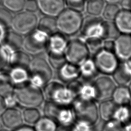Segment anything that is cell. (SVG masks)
Listing matches in <instances>:
<instances>
[{
	"instance_id": "cell-45",
	"label": "cell",
	"mask_w": 131,
	"mask_h": 131,
	"mask_svg": "<svg viewBox=\"0 0 131 131\" xmlns=\"http://www.w3.org/2000/svg\"><path fill=\"white\" fill-rule=\"evenodd\" d=\"M120 3L123 9L131 10V0H121Z\"/></svg>"
},
{
	"instance_id": "cell-33",
	"label": "cell",
	"mask_w": 131,
	"mask_h": 131,
	"mask_svg": "<svg viewBox=\"0 0 131 131\" xmlns=\"http://www.w3.org/2000/svg\"><path fill=\"white\" fill-rule=\"evenodd\" d=\"M15 86L10 80L8 75L4 74L0 78V95L3 97L13 94Z\"/></svg>"
},
{
	"instance_id": "cell-41",
	"label": "cell",
	"mask_w": 131,
	"mask_h": 131,
	"mask_svg": "<svg viewBox=\"0 0 131 131\" xmlns=\"http://www.w3.org/2000/svg\"><path fill=\"white\" fill-rule=\"evenodd\" d=\"M65 4L68 8L81 12L83 11L85 6V0H64Z\"/></svg>"
},
{
	"instance_id": "cell-21",
	"label": "cell",
	"mask_w": 131,
	"mask_h": 131,
	"mask_svg": "<svg viewBox=\"0 0 131 131\" xmlns=\"http://www.w3.org/2000/svg\"><path fill=\"white\" fill-rule=\"evenodd\" d=\"M7 75L14 86L17 87L29 83L30 75L27 69L11 68Z\"/></svg>"
},
{
	"instance_id": "cell-32",
	"label": "cell",
	"mask_w": 131,
	"mask_h": 131,
	"mask_svg": "<svg viewBox=\"0 0 131 131\" xmlns=\"http://www.w3.org/2000/svg\"><path fill=\"white\" fill-rule=\"evenodd\" d=\"M120 8L116 4L108 3L105 5L102 15L106 21L114 20L120 11Z\"/></svg>"
},
{
	"instance_id": "cell-42",
	"label": "cell",
	"mask_w": 131,
	"mask_h": 131,
	"mask_svg": "<svg viewBox=\"0 0 131 131\" xmlns=\"http://www.w3.org/2000/svg\"><path fill=\"white\" fill-rule=\"evenodd\" d=\"M4 102L6 108L15 107L17 103L16 97L14 93L4 97Z\"/></svg>"
},
{
	"instance_id": "cell-38",
	"label": "cell",
	"mask_w": 131,
	"mask_h": 131,
	"mask_svg": "<svg viewBox=\"0 0 131 131\" xmlns=\"http://www.w3.org/2000/svg\"><path fill=\"white\" fill-rule=\"evenodd\" d=\"M14 51H12L6 46H0V70L9 65L10 57Z\"/></svg>"
},
{
	"instance_id": "cell-3",
	"label": "cell",
	"mask_w": 131,
	"mask_h": 131,
	"mask_svg": "<svg viewBox=\"0 0 131 131\" xmlns=\"http://www.w3.org/2000/svg\"><path fill=\"white\" fill-rule=\"evenodd\" d=\"M43 112L44 116L54 120L59 126L71 127L76 120L71 106L60 105L47 100L44 104Z\"/></svg>"
},
{
	"instance_id": "cell-48",
	"label": "cell",
	"mask_w": 131,
	"mask_h": 131,
	"mask_svg": "<svg viewBox=\"0 0 131 131\" xmlns=\"http://www.w3.org/2000/svg\"><path fill=\"white\" fill-rule=\"evenodd\" d=\"M6 108L5 102L4 97L0 95V115L4 112V111Z\"/></svg>"
},
{
	"instance_id": "cell-13",
	"label": "cell",
	"mask_w": 131,
	"mask_h": 131,
	"mask_svg": "<svg viewBox=\"0 0 131 131\" xmlns=\"http://www.w3.org/2000/svg\"><path fill=\"white\" fill-rule=\"evenodd\" d=\"M114 53L121 61L131 59V34L119 35L115 40Z\"/></svg>"
},
{
	"instance_id": "cell-22",
	"label": "cell",
	"mask_w": 131,
	"mask_h": 131,
	"mask_svg": "<svg viewBox=\"0 0 131 131\" xmlns=\"http://www.w3.org/2000/svg\"><path fill=\"white\" fill-rule=\"evenodd\" d=\"M112 100L117 105H129L131 102V94L126 85L116 86L112 96Z\"/></svg>"
},
{
	"instance_id": "cell-11",
	"label": "cell",
	"mask_w": 131,
	"mask_h": 131,
	"mask_svg": "<svg viewBox=\"0 0 131 131\" xmlns=\"http://www.w3.org/2000/svg\"><path fill=\"white\" fill-rule=\"evenodd\" d=\"M83 20L81 27V40L89 38L102 39L103 23L98 17L90 16Z\"/></svg>"
},
{
	"instance_id": "cell-52",
	"label": "cell",
	"mask_w": 131,
	"mask_h": 131,
	"mask_svg": "<svg viewBox=\"0 0 131 131\" xmlns=\"http://www.w3.org/2000/svg\"><path fill=\"white\" fill-rule=\"evenodd\" d=\"M3 125V124L2 118H1V115H0V129H2V127Z\"/></svg>"
},
{
	"instance_id": "cell-55",
	"label": "cell",
	"mask_w": 131,
	"mask_h": 131,
	"mask_svg": "<svg viewBox=\"0 0 131 131\" xmlns=\"http://www.w3.org/2000/svg\"><path fill=\"white\" fill-rule=\"evenodd\" d=\"M129 106H130V111H131V104H130V105H129Z\"/></svg>"
},
{
	"instance_id": "cell-53",
	"label": "cell",
	"mask_w": 131,
	"mask_h": 131,
	"mask_svg": "<svg viewBox=\"0 0 131 131\" xmlns=\"http://www.w3.org/2000/svg\"><path fill=\"white\" fill-rule=\"evenodd\" d=\"M129 86H128V88H129V91H130V94H131V81H130V82L129 83Z\"/></svg>"
},
{
	"instance_id": "cell-54",
	"label": "cell",
	"mask_w": 131,
	"mask_h": 131,
	"mask_svg": "<svg viewBox=\"0 0 131 131\" xmlns=\"http://www.w3.org/2000/svg\"><path fill=\"white\" fill-rule=\"evenodd\" d=\"M0 131H9V130H7V129H1Z\"/></svg>"
},
{
	"instance_id": "cell-5",
	"label": "cell",
	"mask_w": 131,
	"mask_h": 131,
	"mask_svg": "<svg viewBox=\"0 0 131 131\" xmlns=\"http://www.w3.org/2000/svg\"><path fill=\"white\" fill-rule=\"evenodd\" d=\"M13 93L18 104L25 108H37L41 105L45 98L41 89L29 83L16 87Z\"/></svg>"
},
{
	"instance_id": "cell-56",
	"label": "cell",
	"mask_w": 131,
	"mask_h": 131,
	"mask_svg": "<svg viewBox=\"0 0 131 131\" xmlns=\"http://www.w3.org/2000/svg\"><path fill=\"white\" fill-rule=\"evenodd\" d=\"M2 2V0H0V3H1V2Z\"/></svg>"
},
{
	"instance_id": "cell-19",
	"label": "cell",
	"mask_w": 131,
	"mask_h": 131,
	"mask_svg": "<svg viewBox=\"0 0 131 131\" xmlns=\"http://www.w3.org/2000/svg\"><path fill=\"white\" fill-rule=\"evenodd\" d=\"M114 21L120 32L122 34H131V10H120Z\"/></svg>"
},
{
	"instance_id": "cell-20",
	"label": "cell",
	"mask_w": 131,
	"mask_h": 131,
	"mask_svg": "<svg viewBox=\"0 0 131 131\" xmlns=\"http://www.w3.org/2000/svg\"><path fill=\"white\" fill-rule=\"evenodd\" d=\"M80 76L85 81H89L96 77L99 73L93 59L89 57L78 66Z\"/></svg>"
},
{
	"instance_id": "cell-50",
	"label": "cell",
	"mask_w": 131,
	"mask_h": 131,
	"mask_svg": "<svg viewBox=\"0 0 131 131\" xmlns=\"http://www.w3.org/2000/svg\"><path fill=\"white\" fill-rule=\"evenodd\" d=\"M124 131H131V120L123 125Z\"/></svg>"
},
{
	"instance_id": "cell-6",
	"label": "cell",
	"mask_w": 131,
	"mask_h": 131,
	"mask_svg": "<svg viewBox=\"0 0 131 131\" xmlns=\"http://www.w3.org/2000/svg\"><path fill=\"white\" fill-rule=\"evenodd\" d=\"M76 120L85 121L93 125L97 122L99 114L95 101H89L76 98L71 105Z\"/></svg>"
},
{
	"instance_id": "cell-26",
	"label": "cell",
	"mask_w": 131,
	"mask_h": 131,
	"mask_svg": "<svg viewBox=\"0 0 131 131\" xmlns=\"http://www.w3.org/2000/svg\"><path fill=\"white\" fill-rule=\"evenodd\" d=\"M38 29L51 36L56 33L57 30L56 19L53 16L46 15L42 17L38 23Z\"/></svg>"
},
{
	"instance_id": "cell-37",
	"label": "cell",
	"mask_w": 131,
	"mask_h": 131,
	"mask_svg": "<svg viewBox=\"0 0 131 131\" xmlns=\"http://www.w3.org/2000/svg\"><path fill=\"white\" fill-rule=\"evenodd\" d=\"M4 6L8 10L18 12L24 9L25 0H2Z\"/></svg>"
},
{
	"instance_id": "cell-25",
	"label": "cell",
	"mask_w": 131,
	"mask_h": 131,
	"mask_svg": "<svg viewBox=\"0 0 131 131\" xmlns=\"http://www.w3.org/2000/svg\"><path fill=\"white\" fill-rule=\"evenodd\" d=\"M23 40L20 34L14 31H10L7 32L3 42L12 51H17L23 47Z\"/></svg>"
},
{
	"instance_id": "cell-16",
	"label": "cell",
	"mask_w": 131,
	"mask_h": 131,
	"mask_svg": "<svg viewBox=\"0 0 131 131\" xmlns=\"http://www.w3.org/2000/svg\"><path fill=\"white\" fill-rule=\"evenodd\" d=\"M115 83L119 85H126L131 81V59L122 61L112 74Z\"/></svg>"
},
{
	"instance_id": "cell-27",
	"label": "cell",
	"mask_w": 131,
	"mask_h": 131,
	"mask_svg": "<svg viewBox=\"0 0 131 131\" xmlns=\"http://www.w3.org/2000/svg\"><path fill=\"white\" fill-rule=\"evenodd\" d=\"M124 125L131 120V111L129 105H117L113 119Z\"/></svg>"
},
{
	"instance_id": "cell-43",
	"label": "cell",
	"mask_w": 131,
	"mask_h": 131,
	"mask_svg": "<svg viewBox=\"0 0 131 131\" xmlns=\"http://www.w3.org/2000/svg\"><path fill=\"white\" fill-rule=\"evenodd\" d=\"M24 9L25 11L34 13L38 9L37 3L35 0H27L25 1Z\"/></svg>"
},
{
	"instance_id": "cell-35",
	"label": "cell",
	"mask_w": 131,
	"mask_h": 131,
	"mask_svg": "<svg viewBox=\"0 0 131 131\" xmlns=\"http://www.w3.org/2000/svg\"><path fill=\"white\" fill-rule=\"evenodd\" d=\"M49 63L51 67L58 69L67 61L65 54H54L48 53Z\"/></svg>"
},
{
	"instance_id": "cell-30",
	"label": "cell",
	"mask_w": 131,
	"mask_h": 131,
	"mask_svg": "<svg viewBox=\"0 0 131 131\" xmlns=\"http://www.w3.org/2000/svg\"><path fill=\"white\" fill-rule=\"evenodd\" d=\"M120 32L113 21H103L102 39L115 40L119 35Z\"/></svg>"
},
{
	"instance_id": "cell-1",
	"label": "cell",
	"mask_w": 131,
	"mask_h": 131,
	"mask_svg": "<svg viewBox=\"0 0 131 131\" xmlns=\"http://www.w3.org/2000/svg\"><path fill=\"white\" fill-rule=\"evenodd\" d=\"M28 72L30 75L29 83L41 89L51 79L53 72L49 63L43 58L36 56L30 61Z\"/></svg>"
},
{
	"instance_id": "cell-24",
	"label": "cell",
	"mask_w": 131,
	"mask_h": 131,
	"mask_svg": "<svg viewBox=\"0 0 131 131\" xmlns=\"http://www.w3.org/2000/svg\"><path fill=\"white\" fill-rule=\"evenodd\" d=\"M117 106V105L112 100L107 99L101 101L98 107L99 116L105 121L112 119Z\"/></svg>"
},
{
	"instance_id": "cell-9",
	"label": "cell",
	"mask_w": 131,
	"mask_h": 131,
	"mask_svg": "<svg viewBox=\"0 0 131 131\" xmlns=\"http://www.w3.org/2000/svg\"><path fill=\"white\" fill-rule=\"evenodd\" d=\"M37 25V16L34 13L25 11L13 17L11 27L19 34H26L35 30Z\"/></svg>"
},
{
	"instance_id": "cell-29",
	"label": "cell",
	"mask_w": 131,
	"mask_h": 131,
	"mask_svg": "<svg viewBox=\"0 0 131 131\" xmlns=\"http://www.w3.org/2000/svg\"><path fill=\"white\" fill-rule=\"evenodd\" d=\"M105 0H88L85 4L86 12L90 16L98 17L102 13Z\"/></svg>"
},
{
	"instance_id": "cell-10",
	"label": "cell",
	"mask_w": 131,
	"mask_h": 131,
	"mask_svg": "<svg viewBox=\"0 0 131 131\" xmlns=\"http://www.w3.org/2000/svg\"><path fill=\"white\" fill-rule=\"evenodd\" d=\"M93 60L98 72L106 75L113 74L119 63L114 53L103 49L95 54Z\"/></svg>"
},
{
	"instance_id": "cell-40",
	"label": "cell",
	"mask_w": 131,
	"mask_h": 131,
	"mask_svg": "<svg viewBox=\"0 0 131 131\" xmlns=\"http://www.w3.org/2000/svg\"><path fill=\"white\" fill-rule=\"evenodd\" d=\"M102 131H124L123 125L117 121L111 119L106 121Z\"/></svg>"
},
{
	"instance_id": "cell-36",
	"label": "cell",
	"mask_w": 131,
	"mask_h": 131,
	"mask_svg": "<svg viewBox=\"0 0 131 131\" xmlns=\"http://www.w3.org/2000/svg\"><path fill=\"white\" fill-rule=\"evenodd\" d=\"M13 16L7 9L0 8V26L7 29L11 26Z\"/></svg>"
},
{
	"instance_id": "cell-39",
	"label": "cell",
	"mask_w": 131,
	"mask_h": 131,
	"mask_svg": "<svg viewBox=\"0 0 131 131\" xmlns=\"http://www.w3.org/2000/svg\"><path fill=\"white\" fill-rule=\"evenodd\" d=\"M93 125L85 121L76 120L71 126L72 131H93Z\"/></svg>"
},
{
	"instance_id": "cell-44",
	"label": "cell",
	"mask_w": 131,
	"mask_h": 131,
	"mask_svg": "<svg viewBox=\"0 0 131 131\" xmlns=\"http://www.w3.org/2000/svg\"><path fill=\"white\" fill-rule=\"evenodd\" d=\"M102 49L106 51L114 53V49H115L114 40H110V39L105 40L104 41H103Z\"/></svg>"
},
{
	"instance_id": "cell-49",
	"label": "cell",
	"mask_w": 131,
	"mask_h": 131,
	"mask_svg": "<svg viewBox=\"0 0 131 131\" xmlns=\"http://www.w3.org/2000/svg\"><path fill=\"white\" fill-rule=\"evenodd\" d=\"M56 131H72L71 127H65L58 125Z\"/></svg>"
},
{
	"instance_id": "cell-34",
	"label": "cell",
	"mask_w": 131,
	"mask_h": 131,
	"mask_svg": "<svg viewBox=\"0 0 131 131\" xmlns=\"http://www.w3.org/2000/svg\"><path fill=\"white\" fill-rule=\"evenodd\" d=\"M89 52L95 54L102 49L103 39L99 38H89L83 40Z\"/></svg>"
},
{
	"instance_id": "cell-7",
	"label": "cell",
	"mask_w": 131,
	"mask_h": 131,
	"mask_svg": "<svg viewBox=\"0 0 131 131\" xmlns=\"http://www.w3.org/2000/svg\"><path fill=\"white\" fill-rule=\"evenodd\" d=\"M50 36L37 29L29 33L23 40V47L28 53L37 54L47 49Z\"/></svg>"
},
{
	"instance_id": "cell-15",
	"label": "cell",
	"mask_w": 131,
	"mask_h": 131,
	"mask_svg": "<svg viewBox=\"0 0 131 131\" xmlns=\"http://www.w3.org/2000/svg\"><path fill=\"white\" fill-rule=\"evenodd\" d=\"M38 9L46 15L57 16L64 9V0H36Z\"/></svg>"
},
{
	"instance_id": "cell-8",
	"label": "cell",
	"mask_w": 131,
	"mask_h": 131,
	"mask_svg": "<svg viewBox=\"0 0 131 131\" xmlns=\"http://www.w3.org/2000/svg\"><path fill=\"white\" fill-rule=\"evenodd\" d=\"M89 50L84 42L81 39H74L68 41L65 51L67 62L79 66L89 58Z\"/></svg>"
},
{
	"instance_id": "cell-51",
	"label": "cell",
	"mask_w": 131,
	"mask_h": 131,
	"mask_svg": "<svg viewBox=\"0 0 131 131\" xmlns=\"http://www.w3.org/2000/svg\"><path fill=\"white\" fill-rule=\"evenodd\" d=\"M105 2H107L108 3H112V4H117L118 3L120 2L121 0H105Z\"/></svg>"
},
{
	"instance_id": "cell-18",
	"label": "cell",
	"mask_w": 131,
	"mask_h": 131,
	"mask_svg": "<svg viewBox=\"0 0 131 131\" xmlns=\"http://www.w3.org/2000/svg\"><path fill=\"white\" fill-rule=\"evenodd\" d=\"M58 76L62 82L69 83L80 77L78 66L66 62L58 69Z\"/></svg>"
},
{
	"instance_id": "cell-31",
	"label": "cell",
	"mask_w": 131,
	"mask_h": 131,
	"mask_svg": "<svg viewBox=\"0 0 131 131\" xmlns=\"http://www.w3.org/2000/svg\"><path fill=\"white\" fill-rule=\"evenodd\" d=\"M21 113L23 121L29 125H34L40 118V113L37 108H25Z\"/></svg>"
},
{
	"instance_id": "cell-17",
	"label": "cell",
	"mask_w": 131,
	"mask_h": 131,
	"mask_svg": "<svg viewBox=\"0 0 131 131\" xmlns=\"http://www.w3.org/2000/svg\"><path fill=\"white\" fill-rule=\"evenodd\" d=\"M68 41L64 35L55 33L50 36L47 49L48 53L54 54H65V51Z\"/></svg>"
},
{
	"instance_id": "cell-46",
	"label": "cell",
	"mask_w": 131,
	"mask_h": 131,
	"mask_svg": "<svg viewBox=\"0 0 131 131\" xmlns=\"http://www.w3.org/2000/svg\"><path fill=\"white\" fill-rule=\"evenodd\" d=\"M13 131H35L33 127L29 125H21L19 127L13 129Z\"/></svg>"
},
{
	"instance_id": "cell-47",
	"label": "cell",
	"mask_w": 131,
	"mask_h": 131,
	"mask_svg": "<svg viewBox=\"0 0 131 131\" xmlns=\"http://www.w3.org/2000/svg\"><path fill=\"white\" fill-rule=\"evenodd\" d=\"M6 29L0 26V44L3 42L7 33Z\"/></svg>"
},
{
	"instance_id": "cell-23",
	"label": "cell",
	"mask_w": 131,
	"mask_h": 131,
	"mask_svg": "<svg viewBox=\"0 0 131 131\" xmlns=\"http://www.w3.org/2000/svg\"><path fill=\"white\" fill-rule=\"evenodd\" d=\"M30 61V57L26 53L17 51L11 54L9 65L11 68H22L28 70Z\"/></svg>"
},
{
	"instance_id": "cell-2",
	"label": "cell",
	"mask_w": 131,
	"mask_h": 131,
	"mask_svg": "<svg viewBox=\"0 0 131 131\" xmlns=\"http://www.w3.org/2000/svg\"><path fill=\"white\" fill-rule=\"evenodd\" d=\"M44 97L60 105L71 106L76 98L68 87L56 81H49L43 88Z\"/></svg>"
},
{
	"instance_id": "cell-4",
	"label": "cell",
	"mask_w": 131,
	"mask_h": 131,
	"mask_svg": "<svg viewBox=\"0 0 131 131\" xmlns=\"http://www.w3.org/2000/svg\"><path fill=\"white\" fill-rule=\"evenodd\" d=\"M56 19L57 30L64 35H72L81 28L83 18L80 12L70 8L64 9Z\"/></svg>"
},
{
	"instance_id": "cell-14",
	"label": "cell",
	"mask_w": 131,
	"mask_h": 131,
	"mask_svg": "<svg viewBox=\"0 0 131 131\" xmlns=\"http://www.w3.org/2000/svg\"><path fill=\"white\" fill-rule=\"evenodd\" d=\"M3 124L10 129H14L23 125L22 113L15 107L6 108L1 115Z\"/></svg>"
},
{
	"instance_id": "cell-28",
	"label": "cell",
	"mask_w": 131,
	"mask_h": 131,
	"mask_svg": "<svg viewBox=\"0 0 131 131\" xmlns=\"http://www.w3.org/2000/svg\"><path fill=\"white\" fill-rule=\"evenodd\" d=\"M34 125L35 131H56L58 127L54 120L46 116L40 117Z\"/></svg>"
},
{
	"instance_id": "cell-12",
	"label": "cell",
	"mask_w": 131,
	"mask_h": 131,
	"mask_svg": "<svg viewBox=\"0 0 131 131\" xmlns=\"http://www.w3.org/2000/svg\"><path fill=\"white\" fill-rule=\"evenodd\" d=\"M96 100L102 101L112 98L113 92L116 87L115 81L107 76H101L94 81Z\"/></svg>"
}]
</instances>
